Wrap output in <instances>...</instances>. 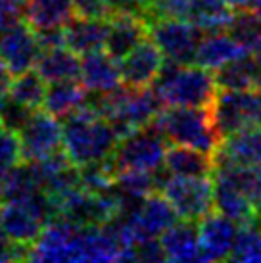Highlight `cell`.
I'll list each match as a JSON object with an SVG mask.
<instances>
[{"mask_svg": "<svg viewBox=\"0 0 261 263\" xmlns=\"http://www.w3.org/2000/svg\"><path fill=\"white\" fill-rule=\"evenodd\" d=\"M62 129L64 152L77 167L109 160L119 144V137L111 123L87 106L62 117Z\"/></svg>", "mask_w": 261, "mask_h": 263, "instance_id": "cell-1", "label": "cell"}, {"mask_svg": "<svg viewBox=\"0 0 261 263\" xmlns=\"http://www.w3.org/2000/svg\"><path fill=\"white\" fill-rule=\"evenodd\" d=\"M165 106L213 108L219 87L215 73L198 64H175L167 60L154 83Z\"/></svg>", "mask_w": 261, "mask_h": 263, "instance_id": "cell-2", "label": "cell"}, {"mask_svg": "<svg viewBox=\"0 0 261 263\" xmlns=\"http://www.w3.org/2000/svg\"><path fill=\"white\" fill-rule=\"evenodd\" d=\"M156 123L171 144H184L215 156L223 142L213 123V108L167 106L158 116Z\"/></svg>", "mask_w": 261, "mask_h": 263, "instance_id": "cell-3", "label": "cell"}, {"mask_svg": "<svg viewBox=\"0 0 261 263\" xmlns=\"http://www.w3.org/2000/svg\"><path fill=\"white\" fill-rule=\"evenodd\" d=\"M167 137L156 121L138 127L119 140L111 156L116 173L123 171H158L163 167L167 154Z\"/></svg>", "mask_w": 261, "mask_h": 263, "instance_id": "cell-4", "label": "cell"}, {"mask_svg": "<svg viewBox=\"0 0 261 263\" xmlns=\"http://www.w3.org/2000/svg\"><path fill=\"white\" fill-rule=\"evenodd\" d=\"M160 190L171 202L179 219L200 223L215 212L213 177H179L169 173Z\"/></svg>", "mask_w": 261, "mask_h": 263, "instance_id": "cell-5", "label": "cell"}, {"mask_svg": "<svg viewBox=\"0 0 261 263\" xmlns=\"http://www.w3.org/2000/svg\"><path fill=\"white\" fill-rule=\"evenodd\" d=\"M213 123L221 139L250 125L261 127V90H219L213 104Z\"/></svg>", "mask_w": 261, "mask_h": 263, "instance_id": "cell-6", "label": "cell"}, {"mask_svg": "<svg viewBox=\"0 0 261 263\" xmlns=\"http://www.w3.org/2000/svg\"><path fill=\"white\" fill-rule=\"evenodd\" d=\"M148 33L165 60L175 64H196L203 31L190 20H152L148 23Z\"/></svg>", "mask_w": 261, "mask_h": 263, "instance_id": "cell-7", "label": "cell"}, {"mask_svg": "<svg viewBox=\"0 0 261 263\" xmlns=\"http://www.w3.org/2000/svg\"><path fill=\"white\" fill-rule=\"evenodd\" d=\"M83 227L58 217L44 225L41 236L29 248V261H83L81 254Z\"/></svg>", "mask_w": 261, "mask_h": 263, "instance_id": "cell-8", "label": "cell"}, {"mask_svg": "<svg viewBox=\"0 0 261 263\" xmlns=\"http://www.w3.org/2000/svg\"><path fill=\"white\" fill-rule=\"evenodd\" d=\"M127 219L130 236L135 246L150 238H160V234L179 221V215L175 212L171 202L163 196L161 190H154L152 194L140 202L133 213H121Z\"/></svg>", "mask_w": 261, "mask_h": 263, "instance_id": "cell-9", "label": "cell"}, {"mask_svg": "<svg viewBox=\"0 0 261 263\" xmlns=\"http://www.w3.org/2000/svg\"><path fill=\"white\" fill-rule=\"evenodd\" d=\"M41 52L36 31L25 20L0 29V60L12 77L35 69Z\"/></svg>", "mask_w": 261, "mask_h": 263, "instance_id": "cell-10", "label": "cell"}, {"mask_svg": "<svg viewBox=\"0 0 261 263\" xmlns=\"http://www.w3.org/2000/svg\"><path fill=\"white\" fill-rule=\"evenodd\" d=\"M23 160L39 161L64 150V129L58 117L46 110H35L20 131Z\"/></svg>", "mask_w": 261, "mask_h": 263, "instance_id": "cell-11", "label": "cell"}, {"mask_svg": "<svg viewBox=\"0 0 261 263\" xmlns=\"http://www.w3.org/2000/svg\"><path fill=\"white\" fill-rule=\"evenodd\" d=\"M213 192H215V212L234 219L238 225L254 223L259 217V210L248 196L229 171L215 167L213 171Z\"/></svg>", "mask_w": 261, "mask_h": 263, "instance_id": "cell-12", "label": "cell"}, {"mask_svg": "<svg viewBox=\"0 0 261 263\" xmlns=\"http://www.w3.org/2000/svg\"><path fill=\"white\" fill-rule=\"evenodd\" d=\"M163 54L150 37H146L142 43L135 46L133 50L119 60L123 85L129 88H146L152 87L161 67H163Z\"/></svg>", "mask_w": 261, "mask_h": 263, "instance_id": "cell-13", "label": "cell"}, {"mask_svg": "<svg viewBox=\"0 0 261 263\" xmlns=\"http://www.w3.org/2000/svg\"><path fill=\"white\" fill-rule=\"evenodd\" d=\"M200 261H225L231 257L240 225L223 213L213 212L200 223Z\"/></svg>", "mask_w": 261, "mask_h": 263, "instance_id": "cell-14", "label": "cell"}, {"mask_svg": "<svg viewBox=\"0 0 261 263\" xmlns=\"http://www.w3.org/2000/svg\"><path fill=\"white\" fill-rule=\"evenodd\" d=\"M148 33V22L142 14L135 12H114L108 20V39L106 50L119 62L129 54L135 46L142 43Z\"/></svg>", "mask_w": 261, "mask_h": 263, "instance_id": "cell-15", "label": "cell"}, {"mask_svg": "<svg viewBox=\"0 0 261 263\" xmlns=\"http://www.w3.org/2000/svg\"><path fill=\"white\" fill-rule=\"evenodd\" d=\"M44 223L25 202H0V231L17 246L31 248L41 236Z\"/></svg>", "mask_w": 261, "mask_h": 263, "instance_id": "cell-16", "label": "cell"}, {"mask_svg": "<svg viewBox=\"0 0 261 263\" xmlns=\"http://www.w3.org/2000/svg\"><path fill=\"white\" fill-rule=\"evenodd\" d=\"M81 83L90 92H111L123 85L121 67L106 48L83 54L81 56Z\"/></svg>", "mask_w": 261, "mask_h": 263, "instance_id": "cell-17", "label": "cell"}, {"mask_svg": "<svg viewBox=\"0 0 261 263\" xmlns=\"http://www.w3.org/2000/svg\"><path fill=\"white\" fill-rule=\"evenodd\" d=\"M167 261H200V227L196 221L179 219L160 234Z\"/></svg>", "mask_w": 261, "mask_h": 263, "instance_id": "cell-18", "label": "cell"}, {"mask_svg": "<svg viewBox=\"0 0 261 263\" xmlns=\"http://www.w3.org/2000/svg\"><path fill=\"white\" fill-rule=\"evenodd\" d=\"M246 54L250 52L229 31H211V33H203L196 52V64L211 71H217L219 67Z\"/></svg>", "mask_w": 261, "mask_h": 263, "instance_id": "cell-19", "label": "cell"}, {"mask_svg": "<svg viewBox=\"0 0 261 263\" xmlns=\"http://www.w3.org/2000/svg\"><path fill=\"white\" fill-rule=\"evenodd\" d=\"M215 158L229 160L246 167L261 165V127L250 125L225 137L215 152Z\"/></svg>", "mask_w": 261, "mask_h": 263, "instance_id": "cell-20", "label": "cell"}, {"mask_svg": "<svg viewBox=\"0 0 261 263\" xmlns=\"http://www.w3.org/2000/svg\"><path fill=\"white\" fill-rule=\"evenodd\" d=\"M65 46L79 56L106 48L108 39V20H88L73 15V20L64 27Z\"/></svg>", "mask_w": 261, "mask_h": 263, "instance_id": "cell-21", "label": "cell"}, {"mask_svg": "<svg viewBox=\"0 0 261 263\" xmlns=\"http://www.w3.org/2000/svg\"><path fill=\"white\" fill-rule=\"evenodd\" d=\"M165 169L171 175L179 177H213L215 171V156L202 152L198 148L173 144L167 148Z\"/></svg>", "mask_w": 261, "mask_h": 263, "instance_id": "cell-22", "label": "cell"}, {"mask_svg": "<svg viewBox=\"0 0 261 263\" xmlns=\"http://www.w3.org/2000/svg\"><path fill=\"white\" fill-rule=\"evenodd\" d=\"M87 98L88 88L81 83V79L48 83L43 110H46L52 116H56L58 119H62V117L73 114V111L85 108Z\"/></svg>", "mask_w": 261, "mask_h": 263, "instance_id": "cell-23", "label": "cell"}, {"mask_svg": "<svg viewBox=\"0 0 261 263\" xmlns=\"http://www.w3.org/2000/svg\"><path fill=\"white\" fill-rule=\"evenodd\" d=\"M35 69L46 83L81 79V58L67 46L46 48L41 52Z\"/></svg>", "mask_w": 261, "mask_h": 263, "instance_id": "cell-24", "label": "cell"}, {"mask_svg": "<svg viewBox=\"0 0 261 263\" xmlns=\"http://www.w3.org/2000/svg\"><path fill=\"white\" fill-rule=\"evenodd\" d=\"M73 15V0H25V22L35 31L65 27Z\"/></svg>", "mask_w": 261, "mask_h": 263, "instance_id": "cell-25", "label": "cell"}, {"mask_svg": "<svg viewBox=\"0 0 261 263\" xmlns=\"http://www.w3.org/2000/svg\"><path fill=\"white\" fill-rule=\"evenodd\" d=\"M234 8L227 0H190V22L203 33L227 31L234 17Z\"/></svg>", "mask_w": 261, "mask_h": 263, "instance_id": "cell-26", "label": "cell"}, {"mask_svg": "<svg viewBox=\"0 0 261 263\" xmlns=\"http://www.w3.org/2000/svg\"><path fill=\"white\" fill-rule=\"evenodd\" d=\"M259 66L255 62V56L250 52L242 58H236L219 67L215 73L219 90H248L255 88V79H257Z\"/></svg>", "mask_w": 261, "mask_h": 263, "instance_id": "cell-27", "label": "cell"}, {"mask_svg": "<svg viewBox=\"0 0 261 263\" xmlns=\"http://www.w3.org/2000/svg\"><path fill=\"white\" fill-rule=\"evenodd\" d=\"M46 81L41 77L36 69H29L25 73L14 75L8 85V96H12L17 102L29 106L31 110H41L46 96Z\"/></svg>", "mask_w": 261, "mask_h": 263, "instance_id": "cell-28", "label": "cell"}, {"mask_svg": "<svg viewBox=\"0 0 261 263\" xmlns=\"http://www.w3.org/2000/svg\"><path fill=\"white\" fill-rule=\"evenodd\" d=\"M36 190H41L35 177L33 165L29 161H22L4 175V190L2 202H25Z\"/></svg>", "mask_w": 261, "mask_h": 263, "instance_id": "cell-29", "label": "cell"}, {"mask_svg": "<svg viewBox=\"0 0 261 263\" xmlns=\"http://www.w3.org/2000/svg\"><path fill=\"white\" fill-rule=\"evenodd\" d=\"M227 31L248 52H254L257 46H261V12L252 8L236 10Z\"/></svg>", "mask_w": 261, "mask_h": 263, "instance_id": "cell-30", "label": "cell"}, {"mask_svg": "<svg viewBox=\"0 0 261 263\" xmlns=\"http://www.w3.org/2000/svg\"><path fill=\"white\" fill-rule=\"evenodd\" d=\"M229 259L231 261H261V227L257 221L240 225Z\"/></svg>", "mask_w": 261, "mask_h": 263, "instance_id": "cell-31", "label": "cell"}, {"mask_svg": "<svg viewBox=\"0 0 261 263\" xmlns=\"http://www.w3.org/2000/svg\"><path fill=\"white\" fill-rule=\"evenodd\" d=\"M22 161L25 160H23L20 133L0 127V173L6 175L10 169L20 165Z\"/></svg>", "mask_w": 261, "mask_h": 263, "instance_id": "cell-32", "label": "cell"}, {"mask_svg": "<svg viewBox=\"0 0 261 263\" xmlns=\"http://www.w3.org/2000/svg\"><path fill=\"white\" fill-rule=\"evenodd\" d=\"M144 20H190V0H154L144 10Z\"/></svg>", "mask_w": 261, "mask_h": 263, "instance_id": "cell-33", "label": "cell"}, {"mask_svg": "<svg viewBox=\"0 0 261 263\" xmlns=\"http://www.w3.org/2000/svg\"><path fill=\"white\" fill-rule=\"evenodd\" d=\"M33 111L35 110H31L29 106L17 102L12 96L6 95L0 104V127L20 133L25 127V123L29 121V117L33 116Z\"/></svg>", "mask_w": 261, "mask_h": 263, "instance_id": "cell-34", "label": "cell"}, {"mask_svg": "<svg viewBox=\"0 0 261 263\" xmlns=\"http://www.w3.org/2000/svg\"><path fill=\"white\" fill-rule=\"evenodd\" d=\"M73 10L75 15L88 20H109L116 12L111 0H73Z\"/></svg>", "mask_w": 261, "mask_h": 263, "instance_id": "cell-35", "label": "cell"}, {"mask_svg": "<svg viewBox=\"0 0 261 263\" xmlns=\"http://www.w3.org/2000/svg\"><path fill=\"white\" fill-rule=\"evenodd\" d=\"M25 20V0H0V29Z\"/></svg>", "mask_w": 261, "mask_h": 263, "instance_id": "cell-36", "label": "cell"}, {"mask_svg": "<svg viewBox=\"0 0 261 263\" xmlns=\"http://www.w3.org/2000/svg\"><path fill=\"white\" fill-rule=\"evenodd\" d=\"M116 12H135V14H144V10L154 0H111Z\"/></svg>", "mask_w": 261, "mask_h": 263, "instance_id": "cell-37", "label": "cell"}, {"mask_svg": "<svg viewBox=\"0 0 261 263\" xmlns=\"http://www.w3.org/2000/svg\"><path fill=\"white\" fill-rule=\"evenodd\" d=\"M255 184H254V204L261 213V165H255Z\"/></svg>", "mask_w": 261, "mask_h": 263, "instance_id": "cell-38", "label": "cell"}, {"mask_svg": "<svg viewBox=\"0 0 261 263\" xmlns=\"http://www.w3.org/2000/svg\"><path fill=\"white\" fill-rule=\"evenodd\" d=\"M10 79H12V75H10V71H8L6 66H4L2 60H0V95H8Z\"/></svg>", "mask_w": 261, "mask_h": 263, "instance_id": "cell-39", "label": "cell"}, {"mask_svg": "<svg viewBox=\"0 0 261 263\" xmlns=\"http://www.w3.org/2000/svg\"><path fill=\"white\" fill-rule=\"evenodd\" d=\"M227 4H231L234 10H246L252 6V0H227Z\"/></svg>", "mask_w": 261, "mask_h": 263, "instance_id": "cell-40", "label": "cell"}, {"mask_svg": "<svg viewBox=\"0 0 261 263\" xmlns=\"http://www.w3.org/2000/svg\"><path fill=\"white\" fill-rule=\"evenodd\" d=\"M252 10H257V12H261V0H252Z\"/></svg>", "mask_w": 261, "mask_h": 263, "instance_id": "cell-41", "label": "cell"}, {"mask_svg": "<svg viewBox=\"0 0 261 263\" xmlns=\"http://www.w3.org/2000/svg\"><path fill=\"white\" fill-rule=\"evenodd\" d=\"M255 88L261 90V66H259V71H257V79H255Z\"/></svg>", "mask_w": 261, "mask_h": 263, "instance_id": "cell-42", "label": "cell"}, {"mask_svg": "<svg viewBox=\"0 0 261 263\" xmlns=\"http://www.w3.org/2000/svg\"><path fill=\"white\" fill-rule=\"evenodd\" d=\"M2 190H4V175L0 173V202H2Z\"/></svg>", "mask_w": 261, "mask_h": 263, "instance_id": "cell-43", "label": "cell"}, {"mask_svg": "<svg viewBox=\"0 0 261 263\" xmlns=\"http://www.w3.org/2000/svg\"><path fill=\"white\" fill-rule=\"evenodd\" d=\"M257 223H259V227H261V213H259V217H257Z\"/></svg>", "mask_w": 261, "mask_h": 263, "instance_id": "cell-44", "label": "cell"}]
</instances>
